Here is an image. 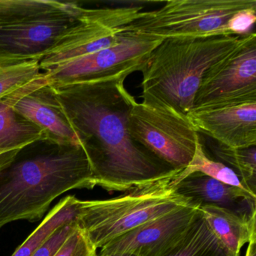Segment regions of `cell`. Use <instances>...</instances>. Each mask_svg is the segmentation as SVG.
I'll return each mask as SVG.
<instances>
[{
	"instance_id": "6da1fadb",
	"label": "cell",
	"mask_w": 256,
	"mask_h": 256,
	"mask_svg": "<svg viewBox=\"0 0 256 256\" xmlns=\"http://www.w3.org/2000/svg\"><path fill=\"white\" fill-rule=\"evenodd\" d=\"M130 74L52 86L88 157L96 186L110 192H126L179 173L130 136L128 116L136 101L124 86Z\"/></svg>"
},
{
	"instance_id": "7a4b0ae2",
	"label": "cell",
	"mask_w": 256,
	"mask_h": 256,
	"mask_svg": "<svg viewBox=\"0 0 256 256\" xmlns=\"http://www.w3.org/2000/svg\"><path fill=\"white\" fill-rule=\"evenodd\" d=\"M94 187L90 164L80 144L36 140L0 170V229L18 220H40L61 194Z\"/></svg>"
},
{
	"instance_id": "3957f363",
	"label": "cell",
	"mask_w": 256,
	"mask_h": 256,
	"mask_svg": "<svg viewBox=\"0 0 256 256\" xmlns=\"http://www.w3.org/2000/svg\"><path fill=\"white\" fill-rule=\"evenodd\" d=\"M245 35L164 38L140 70L142 103L188 116L206 72L233 52Z\"/></svg>"
},
{
	"instance_id": "277c9868",
	"label": "cell",
	"mask_w": 256,
	"mask_h": 256,
	"mask_svg": "<svg viewBox=\"0 0 256 256\" xmlns=\"http://www.w3.org/2000/svg\"><path fill=\"white\" fill-rule=\"evenodd\" d=\"M256 22V0H170L124 29L162 38L241 36Z\"/></svg>"
},
{
	"instance_id": "5b68a950",
	"label": "cell",
	"mask_w": 256,
	"mask_h": 256,
	"mask_svg": "<svg viewBox=\"0 0 256 256\" xmlns=\"http://www.w3.org/2000/svg\"><path fill=\"white\" fill-rule=\"evenodd\" d=\"M173 178L106 200H80L78 226L97 250L144 223L191 205L175 192Z\"/></svg>"
},
{
	"instance_id": "8992f818",
	"label": "cell",
	"mask_w": 256,
	"mask_h": 256,
	"mask_svg": "<svg viewBox=\"0 0 256 256\" xmlns=\"http://www.w3.org/2000/svg\"><path fill=\"white\" fill-rule=\"evenodd\" d=\"M128 130L134 142L179 172L192 161L200 142L187 116L137 102L128 116Z\"/></svg>"
},
{
	"instance_id": "52a82bcc",
	"label": "cell",
	"mask_w": 256,
	"mask_h": 256,
	"mask_svg": "<svg viewBox=\"0 0 256 256\" xmlns=\"http://www.w3.org/2000/svg\"><path fill=\"white\" fill-rule=\"evenodd\" d=\"M143 6L86 8L78 4L76 22L52 50L40 60L47 72L68 61L115 46L122 28L132 23Z\"/></svg>"
},
{
	"instance_id": "ba28073f",
	"label": "cell",
	"mask_w": 256,
	"mask_h": 256,
	"mask_svg": "<svg viewBox=\"0 0 256 256\" xmlns=\"http://www.w3.org/2000/svg\"><path fill=\"white\" fill-rule=\"evenodd\" d=\"M164 38L122 28L115 46L68 61L44 72L53 88L140 72L148 56Z\"/></svg>"
},
{
	"instance_id": "9c48e42d",
	"label": "cell",
	"mask_w": 256,
	"mask_h": 256,
	"mask_svg": "<svg viewBox=\"0 0 256 256\" xmlns=\"http://www.w3.org/2000/svg\"><path fill=\"white\" fill-rule=\"evenodd\" d=\"M252 102H256V35L250 32L233 52L206 72L193 110Z\"/></svg>"
},
{
	"instance_id": "30bf717a",
	"label": "cell",
	"mask_w": 256,
	"mask_h": 256,
	"mask_svg": "<svg viewBox=\"0 0 256 256\" xmlns=\"http://www.w3.org/2000/svg\"><path fill=\"white\" fill-rule=\"evenodd\" d=\"M77 6L72 2L67 11L56 12L22 23L0 25V66L40 62L74 24Z\"/></svg>"
},
{
	"instance_id": "8fae6325",
	"label": "cell",
	"mask_w": 256,
	"mask_h": 256,
	"mask_svg": "<svg viewBox=\"0 0 256 256\" xmlns=\"http://www.w3.org/2000/svg\"><path fill=\"white\" fill-rule=\"evenodd\" d=\"M199 212L198 206H182L113 240L101 248L100 254L162 256L186 232Z\"/></svg>"
},
{
	"instance_id": "7c38bea8",
	"label": "cell",
	"mask_w": 256,
	"mask_h": 256,
	"mask_svg": "<svg viewBox=\"0 0 256 256\" xmlns=\"http://www.w3.org/2000/svg\"><path fill=\"white\" fill-rule=\"evenodd\" d=\"M198 132L234 148L256 145V102L193 110L187 116Z\"/></svg>"
},
{
	"instance_id": "4fadbf2b",
	"label": "cell",
	"mask_w": 256,
	"mask_h": 256,
	"mask_svg": "<svg viewBox=\"0 0 256 256\" xmlns=\"http://www.w3.org/2000/svg\"><path fill=\"white\" fill-rule=\"evenodd\" d=\"M13 108L40 128L44 139L60 144H79L54 88L44 73L14 103Z\"/></svg>"
},
{
	"instance_id": "5bb4252c",
	"label": "cell",
	"mask_w": 256,
	"mask_h": 256,
	"mask_svg": "<svg viewBox=\"0 0 256 256\" xmlns=\"http://www.w3.org/2000/svg\"><path fill=\"white\" fill-rule=\"evenodd\" d=\"M172 185L175 192L186 198L192 206H217L246 218L256 216V194L200 172H193L178 180L172 179Z\"/></svg>"
},
{
	"instance_id": "9a60e30c",
	"label": "cell",
	"mask_w": 256,
	"mask_h": 256,
	"mask_svg": "<svg viewBox=\"0 0 256 256\" xmlns=\"http://www.w3.org/2000/svg\"><path fill=\"white\" fill-rule=\"evenodd\" d=\"M34 82L0 98V170L8 166L25 146L44 139L40 128L13 108L16 101L30 89Z\"/></svg>"
},
{
	"instance_id": "2e32d148",
	"label": "cell",
	"mask_w": 256,
	"mask_h": 256,
	"mask_svg": "<svg viewBox=\"0 0 256 256\" xmlns=\"http://www.w3.org/2000/svg\"><path fill=\"white\" fill-rule=\"evenodd\" d=\"M216 238L232 256H240L246 244L256 238V216L246 218L214 206L199 208Z\"/></svg>"
},
{
	"instance_id": "e0dca14e",
	"label": "cell",
	"mask_w": 256,
	"mask_h": 256,
	"mask_svg": "<svg viewBox=\"0 0 256 256\" xmlns=\"http://www.w3.org/2000/svg\"><path fill=\"white\" fill-rule=\"evenodd\" d=\"M162 256H232L216 238L199 212L186 232Z\"/></svg>"
},
{
	"instance_id": "ac0fdd59",
	"label": "cell",
	"mask_w": 256,
	"mask_h": 256,
	"mask_svg": "<svg viewBox=\"0 0 256 256\" xmlns=\"http://www.w3.org/2000/svg\"><path fill=\"white\" fill-rule=\"evenodd\" d=\"M80 203V200L74 196L62 198L12 256H32L56 229L66 223L76 221Z\"/></svg>"
},
{
	"instance_id": "d6986e66",
	"label": "cell",
	"mask_w": 256,
	"mask_h": 256,
	"mask_svg": "<svg viewBox=\"0 0 256 256\" xmlns=\"http://www.w3.org/2000/svg\"><path fill=\"white\" fill-rule=\"evenodd\" d=\"M203 136L204 142L200 139L202 143L208 146L211 154L216 158V161L223 163L232 168L240 178L246 188L251 192L256 194V146L248 148H230L205 134Z\"/></svg>"
},
{
	"instance_id": "ffe728a7",
	"label": "cell",
	"mask_w": 256,
	"mask_h": 256,
	"mask_svg": "<svg viewBox=\"0 0 256 256\" xmlns=\"http://www.w3.org/2000/svg\"><path fill=\"white\" fill-rule=\"evenodd\" d=\"M72 2L52 0H0V25L14 24L56 12L67 11Z\"/></svg>"
},
{
	"instance_id": "44dd1931",
	"label": "cell",
	"mask_w": 256,
	"mask_h": 256,
	"mask_svg": "<svg viewBox=\"0 0 256 256\" xmlns=\"http://www.w3.org/2000/svg\"><path fill=\"white\" fill-rule=\"evenodd\" d=\"M193 172H200L210 178L217 180L223 184L233 186L250 192L238 175L230 168L216 160H212L206 155L202 142L196 150V155L188 167L174 176V180H178ZM254 194V193H253Z\"/></svg>"
},
{
	"instance_id": "7402d4cb",
	"label": "cell",
	"mask_w": 256,
	"mask_h": 256,
	"mask_svg": "<svg viewBox=\"0 0 256 256\" xmlns=\"http://www.w3.org/2000/svg\"><path fill=\"white\" fill-rule=\"evenodd\" d=\"M42 74L37 60L0 66V98L36 80Z\"/></svg>"
},
{
	"instance_id": "603a6c76",
	"label": "cell",
	"mask_w": 256,
	"mask_h": 256,
	"mask_svg": "<svg viewBox=\"0 0 256 256\" xmlns=\"http://www.w3.org/2000/svg\"><path fill=\"white\" fill-rule=\"evenodd\" d=\"M77 228L76 220L66 223L56 229L32 256H55Z\"/></svg>"
},
{
	"instance_id": "cb8c5ba5",
	"label": "cell",
	"mask_w": 256,
	"mask_h": 256,
	"mask_svg": "<svg viewBox=\"0 0 256 256\" xmlns=\"http://www.w3.org/2000/svg\"><path fill=\"white\" fill-rule=\"evenodd\" d=\"M96 250L78 226L55 256H96Z\"/></svg>"
},
{
	"instance_id": "d4e9b609",
	"label": "cell",
	"mask_w": 256,
	"mask_h": 256,
	"mask_svg": "<svg viewBox=\"0 0 256 256\" xmlns=\"http://www.w3.org/2000/svg\"><path fill=\"white\" fill-rule=\"evenodd\" d=\"M245 256H256V238L248 242Z\"/></svg>"
},
{
	"instance_id": "484cf974",
	"label": "cell",
	"mask_w": 256,
	"mask_h": 256,
	"mask_svg": "<svg viewBox=\"0 0 256 256\" xmlns=\"http://www.w3.org/2000/svg\"><path fill=\"white\" fill-rule=\"evenodd\" d=\"M97 256H138L136 254H131V253H116V254H97Z\"/></svg>"
},
{
	"instance_id": "4316f807",
	"label": "cell",
	"mask_w": 256,
	"mask_h": 256,
	"mask_svg": "<svg viewBox=\"0 0 256 256\" xmlns=\"http://www.w3.org/2000/svg\"></svg>"
}]
</instances>
